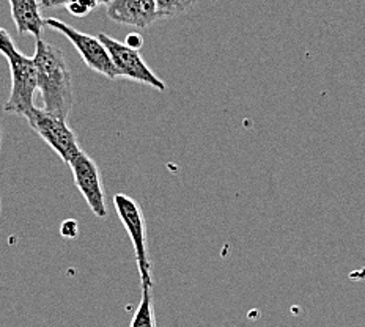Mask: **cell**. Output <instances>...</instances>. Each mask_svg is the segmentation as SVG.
<instances>
[{
	"label": "cell",
	"mask_w": 365,
	"mask_h": 327,
	"mask_svg": "<svg viewBox=\"0 0 365 327\" xmlns=\"http://www.w3.org/2000/svg\"><path fill=\"white\" fill-rule=\"evenodd\" d=\"M32 58L36 71V90L41 95L43 109L68 120L74 105V91L71 71L63 52L40 38L36 40Z\"/></svg>",
	"instance_id": "1"
},
{
	"label": "cell",
	"mask_w": 365,
	"mask_h": 327,
	"mask_svg": "<svg viewBox=\"0 0 365 327\" xmlns=\"http://www.w3.org/2000/svg\"><path fill=\"white\" fill-rule=\"evenodd\" d=\"M113 204H115L117 214L121 220V224H123L129 238H131L135 252L137 268H139L140 274V282L142 285L153 286L151 263L147 249V224L140 204L125 194H117L113 197Z\"/></svg>",
	"instance_id": "2"
},
{
	"label": "cell",
	"mask_w": 365,
	"mask_h": 327,
	"mask_svg": "<svg viewBox=\"0 0 365 327\" xmlns=\"http://www.w3.org/2000/svg\"><path fill=\"white\" fill-rule=\"evenodd\" d=\"M24 118L29 121L30 128L56 151L62 161L70 164L76 156L82 153L78 137L68 126V120L40 108H34Z\"/></svg>",
	"instance_id": "3"
},
{
	"label": "cell",
	"mask_w": 365,
	"mask_h": 327,
	"mask_svg": "<svg viewBox=\"0 0 365 327\" xmlns=\"http://www.w3.org/2000/svg\"><path fill=\"white\" fill-rule=\"evenodd\" d=\"M44 27L57 30V32L68 38L76 48V51L81 54L83 63H86L90 70H93L95 73L101 74L108 79H118L115 66H113L109 52L101 43L100 38L79 32V30H76L70 24H66V22L56 18L44 19Z\"/></svg>",
	"instance_id": "4"
},
{
	"label": "cell",
	"mask_w": 365,
	"mask_h": 327,
	"mask_svg": "<svg viewBox=\"0 0 365 327\" xmlns=\"http://www.w3.org/2000/svg\"><path fill=\"white\" fill-rule=\"evenodd\" d=\"M98 38H100L106 49H108L113 66H115L118 73V78L140 82L143 85H148L158 91L165 90V82L151 71V68H148L139 51L128 48L125 43H120L115 38L106 33H100Z\"/></svg>",
	"instance_id": "5"
},
{
	"label": "cell",
	"mask_w": 365,
	"mask_h": 327,
	"mask_svg": "<svg viewBox=\"0 0 365 327\" xmlns=\"http://www.w3.org/2000/svg\"><path fill=\"white\" fill-rule=\"evenodd\" d=\"M11 73V91L5 110L14 115L26 117L35 108L34 98L36 91V71L32 57H26L21 52L6 58Z\"/></svg>",
	"instance_id": "6"
},
{
	"label": "cell",
	"mask_w": 365,
	"mask_h": 327,
	"mask_svg": "<svg viewBox=\"0 0 365 327\" xmlns=\"http://www.w3.org/2000/svg\"><path fill=\"white\" fill-rule=\"evenodd\" d=\"M70 167L73 172L74 185L79 189L83 199H86L88 208L93 211L96 217L108 216L103 180L96 162L82 151L70 162Z\"/></svg>",
	"instance_id": "7"
},
{
	"label": "cell",
	"mask_w": 365,
	"mask_h": 327,
	"mask_svg": "<svg viewBox=\"0 0 365 327\" xmlns=\"http://www.w3.org/2000/svg\"><path fill=\"white\" fill-rule=\"evenodd\" d=\"M108 16L118 24L137 28H147L159 19L155 0H110Z\"/></svg>",
	"instance_id": "8"
},
{
	"label": "cell",
	"mask_w": 365,
	"mask_h": 327,
	"mask_svg": "<svg viewBox=\"0 0 365 327\" xmlns=\"http://www.w3.org/2000/svg\"><path fill=\"white\" fill-rule=\"evenodd\" d=\"M11 9V18L19 35H32L35 40H40L44 19L40 13L38 0H9Z\"/></svg>",
	"instance_id": "9"
},
{
	"label": "cell",
	"mask_w": 365,
	"mask_h": 327,
	"mask_svg": "<svg viewBox=\"0 0 365 327\" xmlns=\"http://www.w3.org/2000/svg\"><path fill=\"white\" fill-rule=\"evenodd\" d=\"M129 327H156L155 306H153V286L142 285V299Z\"/></svg>",
	"instance_id": "10"
},
{
	"label": "cell",
	"mask_w": 365,
	"mask_h": 327,
	"mask_svg": "<svg viewBox=\"0 0 365 327\" xmlns=\"http://www.w3.org/2000/svg\"><path fill=\"white\" fill-rule=\"evenodd\" d=\"M199 0H155L159 19L180 16V14L191 10Z\"/></svg>",
	"instance_id": "11"
},
{
	"label": "cell",
	"mask_w": 365,
	"mask_h": 327,
	"mask_svg": "<svg viewBox=\"0 0 365 327\" xmlns=\"http://www.w3.org/2000/svg\"><path fill=\"white\" fill-rule=\"evenodd\" d=\"M18 48L14 44L11 35L6 32L4 27H0V54H2L5 58H10L11 56L16 54Z\"/></svg>",
	"instance_id": "12"
},
{
	"label": "cell",
	"mask_w": 365,
	"mask_h": 327,
	"mask_svg": "<svg viewBox=\"0 0 365 327\" xmlns=\"http://www.w3.org/2000/svg\"><path fill=\"white\" fill-rule=\"evenodd\" d=\"M78 233H79V228H78V222H76L74 219H66L65 222H62V225H60V234L66 239H74L78 237Z\"/></svg>",
	"instance_id": "13"
},
{
	"label": "cell",
	"mask_w": 365,
	"mask_h": 327,
	"mask_svg": "<svg viewBox=\"0 0 365 327\" xmlns=\"http://www.w3.org/2000/svg\"><path fill=\"white\" fill-rule=\"evenodd\" d=\"M125 44L128 46V48L139 51V49L142 48V46H143V38H142V35H140V33H135V32H133V33H129V35L126 36Z\"/></svg>",
	"instance_id": "14"
},
{
	"label": "cell",
	"mask_w": 365,
	"mask_h": 327,
	"mask_svg": "<svg viewBox=\"0 0 365 327\" xmlns=\"http://www.w3.org/2000/svg\"><path fill=\"white\" fill-rule=\"evenodd\" d=\"M71 0H40L44 9H56V6H66Z\"/></svg>",
	"instance_id": "15"
},
{
	"label": "cell",
	"mask_w": 365,
	"mask_h": 327,
	"mask_svg": "<svg viewBox=\"0 0 365 327\" xmlns=\"http://www.w3.org/2000/svg\"><path fill=\"white\" fill-rule=\"evenodd\" d=\"M96 2H98V4H106V5H108V4L110 2V0H96Z\"/></svg>",
	"instance_id": "16"
},
{
	"label": "cell",
	"mask_w": 365,
	"mask_h": 327,
	"mask_svg": "<svg viewBox=\"0 0 365 327\" xmlns=\"http://www.w3.org/2000/svg\"><path fill=\"white\" fill-rule=\"evenodd\" d=\"M0 143H2V128H0Z\"/></svg>",
	"instance_id": "17"
}]
</instances>
